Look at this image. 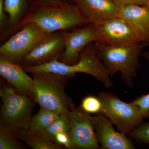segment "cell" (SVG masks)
I'll return each instance as SVG.
<instances>
[{
	"label": "cell",
	"mask_w": 149,
	"mask_h": 149,
	"mask_svg": "<svg viewBox=\"0 0 149 149\" xmlns=\"http://www.w3.org/2000/svg\"><path fill=\"white\" fill-rule=\"evenodd\" d=\"M34 23L48 33L88 24L74 4L65 2L33 5L19 24Z\"/></svg>",
	"instance_id": "6da1fadb"
},
{
	"label": "cell",
	"mask_w": 149,
	"mask_h": 149,
	"mask_svg": "<svg viewBox=\"0 0 149 149\" xmlns=\"http://www.w3.org/2000/svg\"><path fill=\"white\" fill-rule=\"evenodd\" d=\"M27 72H53L69 78L74 77L77 73L90 74L101 82L105 88L112 86L110 74L97 56L95 45L89 44L80 54L79 61L73 65H68L59 61L46 63L36 66L24 67Z\"/></svg>",
	"instance_id": "7a4b0ae2"
},
{
	"label": "cell",
	"mask_w": 149,
	"mask_h": 149,
	"mask_svg": "<svg viewBox=\"0 0 149 149\" xmlns=\"http://www.w3.org/2000/svg\"><path fill=\"white\" fill-rule=\"evenodd\" d=\"M32 98L41 107L60 114L68 113L74 106L65 92L68 77L49 72L32 73Z\"/></svg>",
	"instance_id": "3957f363"
},
{
	"label": "cell",
	"mask_w": 149,
	"mask_h": 149,
	"mask_svg": "<svg viewBox=\"0 0 149 149\" xmlns=\"http://www.w3.org/2000/svg\"><path fill=\"white\" fill-rule=\"evenodd\" d=\"M97 56L111 77L120 72L121 78L129 87H132L140 67V58L148 43L121 46H109L95 43Z\"/></svg>",
	"instance_id": "277c9868"
},
{
	"label": "cell",
	"mask_w": 149,
	"mask_h": 149,
	"mask_svg": "<svg viewBox=\"0 0 149 149\" xmlns=\"http://www.w3.org/2000/svg\"><path fill=\"white\" fill-rule=\"evenodd\" d=\"M0 96L2 102L0 125L13 132L29 128L35 102L29 96L18 94L13 87L1 88Z\"/></svg>",
	"instance_id": "5b68a950"
},
{
	"label": "cell",
	"mask_w": 149,
	"mask_h": 149,
	"mask_svg": "<svg viewBox=\"0 0 149 149\" xmlns=\"http://www.w3.org/2000/svg\"><path fill=\"white\" fill-rule=\"evenodd\" d=\"M102 102L100 113L107 118L116 126L120 133L126 135L142 123L144 117L138 106L132 102L126 103L109 93H99Z\"/></svg>",
	"instance_id": "8992f818"
},
{
	"label": "cell",
	"mask_w": 149,
	"mask_h": 149,
	"mask_svg": "<svg viewBox=\"0 0 149 149\" xmlns=\"http://www.w3.org/2000/svg\"><path fill=\"white\" fill-rule=\"evenodd\" d=\"M81 107H73L68 113L69 135L72 149L100 148L94 129L93 116Z\"/></svg>",
	"instance_id": "52a82bcc"
},
{
	"label": "cell",
	"mask_w": 149,
	"mask_h": 149,
	"mask_svg": "<svg viewBox=\"0 0 149 149\" xmlns=\"http://www.w3.org/2000/svg\"><path fill=\"white\" fill-rule=\"evenodd\" d=\"M0 47V54L20 63L25 55L49 33L34 23H27Z\"/></svg>",
	"instance_id": "ba28073f"
},
{
	"label": "cell",
	"mask_w": 149,
	"mask_h": 149,
	"mask_svg": "<svg viewBox=\"0 0 149 149\" xmlns=\"http://www.w3.org/2000/svg\"><path fill=\"white\" fill-rule=\"evenodd\" d=\"M95 27L99 39L97 42L95 43L107 46H121L143 42L131 24L119 17Z\"/></svg>",
	"instance_id": "9c48e42d"
},
{
	"label": "cell",
	"mask_w": 149,
	"mask_h": 149,
	"mask_svg": "<svg viewBox=\"0 0 149 149\" xmlns=\"http://www.w3.org/2000/svg\"><path fill=\"white\" fill-rule=\"evenodd\" d=\"M65 47V41L62 31L49 33L23 57L20 64L23 67H28L59 61Z\"/></svg>",
	"instance_id": "30bf717a"
},
{
	"label": "cell",
	"mask_w": 149,
	"mask_h": 149,
	"mask_svg": "<svg viewBox=\"0 0 149 149\" xmlns=\"http://www.w3.org/2000/svg\"><path fill=\"white\" fill-rule=\"evenodd\" d=\"M62 32L65 41V47L59 61L66 64L77 63L83 49L89 44L97 43L98 41L97 27L93 25L71 32Z\"/></svg>",
	"instance_id": "8fae6325"
},
{
	"label": "cell",
	"mask_w": 149,
	"mask_h": 149,
	"mask_svg": "<svg viewBox=\"0 0 149 149\" xmlns=\"http://www.w3.org/2000/svg\"><path fill=\"white\" fill-rule=\"evenodd\" d=\"M96 137L101 148L133 149L135 147L126 135L115 130L112 123L105 116L99 113L93 116Z\"/></svg>",
	"instance_id": "7c38bea8"
},
{
	"label": "cell",
	"mask_w": 149,
	"mask_h": 149,
	"mask_svg": "<svg viewBox=\"0 0 149 149\" xmlns=\"http://www.w3.org/2000/svg\"><path fill=\"white\" fill-rule=\"evenodd\" d=\"M88 24L97 26L119 16L120 8L111 0H73Z\"/></svg>",
	"instance_id": "4fadbf2b"
},
{
	"label": "cell",
	"mask_w": 149,
	"mask_h": 149,
	"mask_svg": "<svg viewBox=\"0 0 149 149\" xmlns=\"http://www.w3.org/2000/svg\"><path fill=\"white\" fill-rule=\"evenodd\" d=\"M26 72L20 63L0 54L1 76L10 83L18 94L31 98L33 79Z\"/></svg>",
	"instance_id": "5bb4252c"
},
{
	"label": "cell",
	"mask_w": 149,
	"mask_h": 149,
	"mask_svg": "<svg viewBox=\"0 0 149 149\" xmlns=\"http://www.w3.org/2000/svg\"><path fill=\"white\" fill-rule=\"evenodd\" d=\"M119 17L129 22L142 42L149 45V10L146 6L130 4L120 8Z\"/></svg>",
	"instance_id": "9a60e30c"
},
{
	"label": "cell",
	"mask_w": 149,
	"mask_h": 149,
	"mask_svg": "<svg viewBox=\"0 0 149 149\" xmlns=\"http://www.w3.org/2000/svg\"><path fill=\"white\" fill-rule=\"evenodd\" d=\"M17 139L24 141L32 149H61L63 147L44 138L38 131L30 129H17L13 132Z\"/></svg>",
	"instance_id": "2e32d148"
},
{
	"label": "cell",
	"mask_w": 149,
	"mask_h": 149,
	"mask_svg": "<svg viewBox=\"0 0 149 149\" xmlns=\"http://www.w3.org/2000/svg\"><path fill=\"white\" fill-rule=\"evenodd\" d=\"M32 6L29 0H4V11L8 14L10 25H19Z\"/></svg>",
	"instance_id": "e0dca14e"
},
{
	"label": "cell",
	"mask_w": 149,
	"mask_h": 149,
	"mask_svg": "<svg viewBox=\"0 0 149 149\" xmlns=\"http://www.w3.org/2000/svg\"><path fill=\"white\" fill-rule=\"evenodd\" d=\"M60 115L56 112L40 107L37 114L32 116L29 128L34 131L41 132L52 125Z\"/></svg>",
	"instance_id": "ac0fdd59"
},
{
	"label": "cell",
	"mask_w": 149,
	"mask_h": 149,
	"mask_svg": "<svg viewBox=\"0 0 149 149\" xmlns=\"http://www.w3.org/2000/svg\"><path fill=\"white\" fill-rule=\"evenodd\" d=\"M69 130L70 120L68 113H65L61 115L60 117L45 130L39 132L44 138L55 143L54 138L56 135L62 132L69 133Z\"/></svg>",
	"instance_id": "d6986e66"
},
{
	"label": "cell",
	"mask_w": 149,
	"mask_h": 149,
	"mask_svg": "<svg viewBox=\"0 0 149 149\" xmlns=\"http://www.w3.org/2000/svg\"><path fill=\"white\" fill-rule=\"evenodd\" d=\"M17 139L12 131L0 125V149H24Z\"/></svg>",
	"instance_id": "ffe728a7"
},
{
	"label": "cell",
	"mask_w": 149,
	"mask_h": 149,
	"mask_svg": "<svg viewBox=\"0 0 149 149\" xmlns=\"http://www.w3.org/2000/svg\"><path fill=\"white\" fill-rule=\"evenodd\" d=\"M80 107L88 113H99L101 112L102 105L98 97L91 95L83 99Z\"/></svg>",
	"instance_id": "44dd1931"
},
{
	"label": "cell",
	"mask_w": 149,
	"mask_h": 149,
	"mask_svg": "<svg viewBox=\"0 0 149 149\" xmlns=\"http://www.w3.org/2000/svg\"><path fill=\"white\" fill-rule=\"evenodd\" d=\"M130 134L133 139L149 144V123H141Z\"/></svg>",
	"instance_id": "7402d4cb"
},
{
	"label": "cell",
	"mask_w": 149,
	"mask_h": 149,
	"mask_svg": "<svg viewBox=\"0 0 149 149\" xmlns=\"http://www.w3.org/2000/svg\"><path fill=\"white\" fill-rule=\"evenodd\" d=\"M133 102L139 107L144 118H149V93L142 95Z\"/></svg>",
	"instance_id": "603a6c76"
},
{
	"label": "cell",
	"mask_w": 149,
	"mask_h": 149,
	"mask_svg": "<svg viewBox=\"0 0 149 149\" xmlns=\"http://www.w3.org/2000/svg\"><path fill=\"white\" fill-rule=\"evenodd\" d=\"M55 143L67 149H72L71 140L68 132L58 133L54 138Z\"/></svg>",
	"instance_id": "cb8c5ba5"
},
{
	"label": "cell",
	"mask_w": 149,
	"mask_h": 149,
	"mask_svg": "<svg viewBox=\"0 0 149 149\" xmlns=\"http://www.w3.org/2000/svg\"><path fill=\"white\" fill-rule=\"evenodd\" d=\"M119 8L130 4H137L142 6H147L148 4L149 0H111Z\"/></svg>",
	"instance_id": "d4e9b609"
},
{
	"label": "cell",
	"mask_w": 149,
	"mask_h": 149,
	"mask_svg": "<svg viewBox=\"0 0 149 149\" xmlns=\"http://www.w3.org/2000/svg\"><path fill=\"white\" fill-rule=\"evenodd\" d=\"M4 8V0H0V25L3 29L6 22V17L5 15Z\"/></svg>",
	"instance_id": "484cf974"
},
{
	"label": "cell",
	"mask_w": 149,
	"mask_h": 149,
	"mask_svg": "<svg viewBox=\"0 0 149 149\" xmlns=\"http://www.w3.org/2000/svg\"><path fill=\"white\" fill-rule=\"evenodd\" d=\"M29 1L33 5L50 4L56 3L62 1L61 0H29Z\"/></svg>",
	"instance_id": "4316f807"
},
{
	"label": "cell",
	"mask_w": 149,
	"mask_h": 149,
	"mask_svg": "<svg viewBox=\"0 0 149 149\" xmlns=\"http://www.w3.org/2000/svg\"><path fill=\"white\" fill-rule=\"evenodd\" d=\"M142 54L143 56L149 62V52L146 51V52H142Z\"/></svg>",
	"instance_id": "83f0119b"
},
{
	"label": "cell",
	"mask_w": 149,
	"mask_h": 149,
	"mask_svg": "<svg viewBox=\"0 0 149 149\" xmlns=\"http://www.w3.org/2000/svg\"><path fill=\"white\" fill-rule=\"evenodd\" d=\"M63 2H67V3H70V1H73V0H61Z\"/></svg>",
	"instance_id": "f1b7e54d"
},
{
	"label": "cell",
	"mask_w": 149,
	"mask_h": 149,
	"mask_svg": "<svg viewBox=\"0 0 149 149\" xmlns=\"http://www.w3.org/2000/svg\"><path fill=\"white\" fill-rule=\"evenodd\" d=\"M147 7H148V9L149 10V2L148 3V6H147Z\"/></svg>",
	"instance_id": "f546056e"
}]
</instances>
